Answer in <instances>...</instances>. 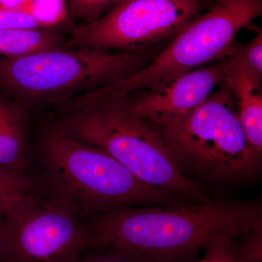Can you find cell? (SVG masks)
<instances>
[{
    "instance_id": "13",
    "label": "cell",
    "mask_w": 262,
    "mask_h": 262,
    "mask_svg": "<svg viewBox=\"0 0 262 262\" xmlns=\"http://www.w3.org/2000/svg\"><path fill=\"white\" fill-rule=\"evenodd\" d=\"M28 194H47L44 184L37 175L0 167V200Z\"/></svg>"
},
{
    "instance_id": "1",
    "label": "cell",
    "mask_w": 262,
    "mask_h": 262,
    "mask_svg": "<svg viewBox=\"0 0 262 262\" xmlns=\"http://www.w3.org/2000/svg\"><path fill=\"white\" fill-rule=\"evenodd\" d=\"M260 220L258 202L211 199L181 206L127 207L84 221L89 251L114 248L154 262H184L221 236L246 232Z\"/></svg>"
},
{
    "instance_id": "5",
    "label": "cell",
    "mask_w": 262,
    "mask_h": 262,
    "mask_svg": "<svg viewBox=\"0 0 262 262\" xmlns=\"http://www.w3.org/2000/svg\"><path fill=\"white\" fill-rule=\"evenodd\" d=\"M153 127L182 171L232 182L252 177L261 169V155L250 144L225 82L191 113Z\"/></svg>"
},
{
    "instance_id": "2",
    "label": "cell",
    "mask_w": 262,
    "mask_h": 262,
    "mask_svg": "<svg viewBox=\"0 0 262 262\" xmlns=\"http://www.w3.org/2000/svg\"><path fill=\"white\" fill-rule=\"evenodd\" d=\"M33 156L48 195L83 220L127 207L194 203L141 182L113 157L49 125Z\"/></svg>"
},
{
    "instance_id": "21",
    "label": "cell",
    "mask_w": 262,
    "mask_h": 262,
    "mask_svg": "<svg viewBox=\"0 0 262 262\" xmlns=\"http://www.w3.org/2000/svg\"><path fill=\"white\" fill-rule=\"evenodd\" d=\"M27 0H0V7L7 8H20L23 9Z\"/></svg>"
},
{
    "instance_id": "6",
    "label": "cell",
    "mask_w": 262,
    "mask_h": 262,
    "mask_svg": "<svg viewBox=\"0 0 262 262\" xmlns=\"http://www.w3.org/2000/svg\"><path fill=\"white\" fill-rule=\"evenodd\" d=\"M262 15V0H214L160 53L130 75L77 98L80 104L155 89L230 55L234 38Z\"/></svg>"
},
{
    "instance_id": "7",
    "label": "cell",
    "mask_w": 262,
    "mask_h": 262,
    "mask_svg": "<svg viewBox=\"0 0 262 262\" xmlns=\"http://www.w3.org/2000/svg\"><path fill=\"white\" fill-rule=\"evenodd\" d=\"M0 239L7 262H79L89 251L85 221L48 194L1 200Z\"/></svg>"
},
{
    "instance_id": "12",
    "label": "cell",
    "mask_w": 262,
    "mask_h": 262,
    "mask_svg": "<svg viewBox=\"0 0 262 262\" xmlns=\"http://www.w3.org/2000/svg\"><path fill=\"white\" fill-rule=\"evenodd\" d=\"M63 38L55 28L0 29V56L14 58L61 48Z\"/></svg>"
},
{
    "instance_id": "15",
    "label": "cell",
    "mask_w": 262,
    "mask_h": 262,
    "mask_svg": "<svg viewBox=\"0 0 262 262\" xmlns=\"http://www.w3.org/2000/svg\"><path fill=\"white\" fill-rule=\"evenodd\" d=\"M23 9L51 28L63 21L68 12L67 0H27Z\"/></svg>"
},
{
    "instance_id": "22",
    "label": "cell",
    "mask_w": 262,
    "mask_h": 262,
    "mask_svg": "<svg viewBox=\"0 0 262 262\" xmlns=\"http://www.w3.org/2000/svg\"><path fill=\"white\" fill-rule=\"evenodd\" d=\"M2 212H3V205H2L1 201H0V220H1ZM0 262H7L5 260L4 253H3L1 239H0Z\"/></svg>"
},
{
    "instance_id": "9",
    "label": "cell",
    "mask_w": 262,
    "mask_h": 262,
    "mask_svg": "<svg viewBox=\"0 0 262 262\" xmlns=\"http://www.w3.org/2000/svg\"><path fill=\"white\" fill-rule=\"evenodd\" d=\"M229 56L155 89L133 94L134 110L152 126L191 113L225 82Z\"/></svg>"
},
{
    "instance_id": "18",
    "label": "cell",
    "mask_w": 262,
    "mask_h": 262,
    "mask_svg": "<svg viewBox=\"0 0 262 262\" xmlns=\"http://www.w3.org/2000/svg\"><path fill=\"white\" fill-rule=\"evenodd\" d=\"M120 0H67L68 10L83 23L94 21Z\"/></svg>"
},
{
    "instance_id": "19",
    "label": "cell",
    "mask_w": 262,
    "mask_h": 262,
    "mask_svg": "<svg viewBox=\"0 0 262 262\" xmlns=\"http://www.w3.org/2000/svg\"><path fill=\"white\" fill-rule=\"evenodd\" d=\"M243 234L231 232L212 241L203 249L204 253L199 262H237L233 253V242Z\"/></svg>"
},
{
    "instance_id": "11",
    "label": "cell",
    "mask_w": 262,
    "mask_h": 262,
    "mask_svg": "<svg viewBox=\"0 0 262 262\" xmlns=\"http://www.w3.org/2000/svg\"><path fill=\"white\" fill-rule=\"evenodd\" d=\"M225 82L233 96L239 123L250 144L262 155L261 82L246 73L229 56Z\"/></svg>"
},
{
    "instance_id": "14",
    "label": "cell",
    "mask_w": 262,
    "mask_h": 262,
    "mask_svg": "<svg viewBox=\"0 0 262 262\" xmlns=\"http://www.w3.org/2000/svg\"><path fill=\"white\" fill-rule=\"evenodd\" d=\"M231 58L251 77L261 82L262 79V32L247 44L237 46L234 42Z\"/></svg>"
},
{
    "instance_id": "17",
    "label": "cell",
    "mask_w": 262,
    "mask_h": 262,
    "mask_svg": "<svg viewBox=\"0 0 262 262\" xmlns=\"http://www.w3.org/2000/svg\"><path fill=\"white\" fill-rule=\"evenodd\" d=\"M42 29L51 28L24 9L0 7V29Z\"/></svg>"
},
{
    "instance_id": "10",
    "label": "cell",
    "mask_w": 262,
    "mask_h": 262,
    "mask_svg": "<svg viewBox=\"0 0 262 262\" xmlns=\"http://www.w3.org/2000/svg\"><path fill=\"white\" fill-rule=\"evenodd\" d=\"M28 136L27 110L0 96V167L37 175Z\"/></svg>"
},
{
    "instance_id": "8",
    "label": "cell",
    "mask_w": 262,
    "mask_h": 262,
    "mask_svg": "<svg viewBox=\"0 0 262 262\" xmlns=\"http://www.w3.org/2000/svg\"><path fill=\"white\" fill-rule=\"evenodd\" d=\"M208 0H120L100 18L72 32L78 48L140 51L173 37L206 8Z\"/></svg>"
},
{
    "instance_id": "16",
    "label": "cell",
    "mask_w": 262,
    "mask_h": 262,
    "mask_svg": "<svg viewBox=\"0 0 262 262\" xmlns=\"http://www.w3.org/2000/svg\"><path fill=\"white\" fill-rule=\"evenodd\" d=\"M243 236L244 238L238 245L233 243V253L237 261L261 262L262 220L256 222Z\"/></svg>"
},
{
    "instance_id": "20",
    "label": "cell",
    "mask_w": 262,
    "mask_h": 262,
    "mask_svg": "<svg viewBox=\"0 0 262 262\" xmlns=\"http://www.w3.org/2000/svg\"><path fill=\"white\" fill-rule=\"evenodd\" d=\"M86 253L79 262H154L137 253L125 250L103 248Z\"/></svg>"
},
{
    "instance_id": "4",
    "label": "cell",
    "mask_w": 262,
    "mask_h": 262,
    "mask_svg": "<svg viewBox=\"0 0 262 262\" xmlns=\"http://www.w3.org/2000/svg\"><path fill=\"white\" fill-rule=\"evenodd\" d=\"M148 50L58 48L14 58L0 56V90L26 110L56 101L61 105L66 98L113 83L139 70L151 59Z\"/></svg>"
},
{
    "instance_id": "3",
    "label": "cell",
    "mask_w": 262,
    "mask_h": 262,
    "mask_svg": "<svg viewBox=\"0 0 262 262\" xmlns=\"http://www.w3.org/2000/svg\"><path fill=\"white\" fill-rule=\"evenodd\" d=\"M56 114L50 127L101 149L141 182L195 203L211 200L179 168L158 131L136 113L132 95Z\"/></svg>"
}]
</instances>
